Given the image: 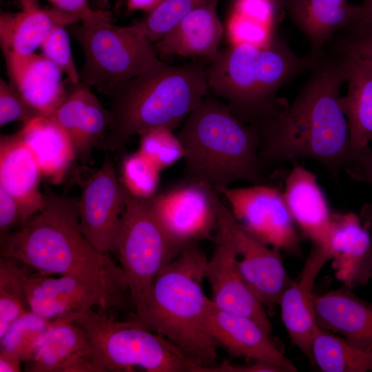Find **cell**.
<instances>
[{
  "mask_svg": "<svg viewBox=\"0 0 372 372\" xmlns=\"http://www.w3.org/2000/svg\"><path fill=\"white\" fill-rule=\"evenodd\" d=\"M293 102L258 126L262 166L299 159L322 164L336 180L352 156L349 127L340 103L345 76L338 54L324 56Z\"/></svg>",
  "mask_w": 372,
  "mask_h": 372,
  "instance_id": "6da1fadb",
  "label": "cell"
},
{
  "mask_svg": "<svg viewBox=\"0 0 372 372\" xmlns=\"http://www.w3.org/2000/svg\"><path fill=\"white\" fill-rule=\"evenodd\" d=\"M178 136L185 152L184 180L215 190L236 181L267 183L258 155V129L218 97L206 95L185 118Z\"/></svg>",
  "mask_w": 372,
  "mask_h": 372,
  "instance_id": "7a4b0ae2",
  "label": "cell"
},
{
  "mask_svg": "<svg viewBox=\"0 0 372 372\" xmlns=\"http://www.w3.org/2000/svg\"><path fill=\"white\" fill-rule=\"evenodd\" d=\"M205 69L201 61L177 66L163 63L116 87L108 96L110 123L97 148L113 152L149 130H174L207 95Z\"/></svg>",
  "mask_w": 372,
  "mask_h": 372,
  "instance_id": "3957f363",
  "label": "cell"
},
{
  "mask_svg": "<svg viewBox=\"0 0 372 372\" xmlns=\"http://www.w3.org/2000/svg\"><path fill=\"white\" fill-rule=\"evenodd\" d=\"M207 258L198 245H187L161 273L140 312L127 319L178 347L198 364L217 366L218 344L207 326L210 299L203 283Z\"/></svg>",
  "mask_w": 372,
  "mask_h": 372,
  "instance_id": "277c9868",
  "label": "cell"
},
{
  "mask_svg": "<svg viewBox=\"0 0 372 372\" xmlns=\"http://www.w3.org/2000/svg\"><path fill=\"white\" fill-rule=\"evenodd\" d=\"M321 59V58H320ZM320 59L300 56L285 41L269 45H231L219 50L206 67L208 87L241 120L257 126L287 101L278 90L299 74L313 70Z\"/></svg>",
  "mask_w": 372,
  "mask_h": 372,
  "instance_id": "5b68a950",
  "label": "cell"
},
{
  "mask_svg": "<svg viewBox=\"0 0 372 372\" xmlns=\"http://www.w3.org/2000/svg\"><path fill=\"white\" fill-rule=\"evenodd\" d=\"M43 193L41 209L19 229L0 237L1 256L47 276H91L121 269L81 232L78 200L54 193L46 183Z\"/></svg>",
  "mask_w": 372,
  "mask_h": 372,
  "instance_id": "8992f818",
  "label": "cell"
},
{
  "mask_svg": "<svg viewBox=\"0 0 372 372\" xmlns=\"http://www.w3.org/2000/svg\"><path fill=\"white\" fill-rule=\"evenodd\" d=\"M81 21L71 30L85 55L83 84L109 96L122 83L164 63L138 23L115 25L110 13L101 10Z\"/></svg>",
  "mask_w": 372,
  "mask_h": 372,
  "instance_id": "52a82bcc",
  "label": "cell"
},
{
  "mask_svg": "<svg viewBox=\"0 0 372 372\" xmlns=\"http://www.w3.org/2000/svg\"><path fill=\"white\" fill-rule=\"evenodd\" d=\"M91 309L72 322L87 333L105 372H210L176 344L127 320H118L105 308Z\"/></svg>",
  "mask_w": 372,
  "mask_h": 372,
  "instance_id": "ba28073f",
  "label": "cell"
},
{
  "mask_svg": "<svg viewBox=\"0 0 372 372\" xmlns=\"http://www.w3.org/2000/svg\"><path fill=\"white\" fill-rule=\"evenodd\" d=\"M182 250L164 230L151 198H136L126 191L116 254L126 278L134 312L142 311L156 279Z\"/></svg>",
  "mask_w": 372,
  "mask_h": 372,
  "instance_id": "9c48e42d",
  "label": "cell"
},
{
  "mask_svg": "<svg viewBox=\"0 0 372 372\" xmlns=\"http://www.w3.org/2000/svg\"><path fill=\"white\" fill-rule=\"evenodd\" d=\"M23 278L30 309L53 322H72L95 307L125 309L132 302L122 269L53 278L23 265Z\"/></svg>",
  "mask_w": 372,
  "mask_h": 372,
  "instance_id": "30bf717a",
  "label": "cell"
},
{
  "mask_svg": "<svg viewBox=\"0 0 372 372\" xmlns=\"http://www.w3.org/2000/svg\"><path fill=\"white\" fill-rule=\"evenodd\" d=\"M216 191L227 203L236 221L250 234L268 245L300 256L296 224L283 192L267 183Z\"/></svg>",
  "mask_w": 372,
  "mask_h": 372,
  "instance_id": "8fae6325",
  "label": "cell"
},
{
  "mask_svg": "<svg viewBox=\"0 0 372 372\" xmlns=\"http://www.w3.org/2000/svg\"><path fill=\"white\" fill-rule=\"evenodd\" d=\"M217 218L227 229L237 253V265L248 286L265 307L275 314L281 297L291 280L285 269L281 250L258 240L234 218L220 194L214 191Z\"/></svg>",
  "mask_w": 372,
  "mask_h": 372,
  "instance_id": "7c38bea8",
  "label": "cell"
},
{
  "mask_svg": "<svg viewBox=\"0 0 372 372\" xmlns=\"http://www.w3.org/2000/svg\"><path fill=\"white\" fill-rule=\"evenodd\" d=\"M105 153L99 168L83 183L78 211L81 232L98 251L109 254L116 253L126 190L112 158Z\"/></svg>",
  "mask_w": 372,
  "mask_h": 372,
  "instance_id": "4fadbf2b",
  "label": "cell"
},
{
  "mask_svg": "<svg viewBox=\"0 0 372 372\" xmlns=\"http://www.w3.org/2000/svg\"><path fill=\"white\" fill-rule=\"evenodd\" d=\"M215 189L183 180L151 198L155 214L172 241L183 249L216 234Z\"/></svg>",
  "mask_w": 372,
  "mask_h": 372,
  "instance_id": "5bb4252c",
  "label": "cell"
},
{
  "mask_svg": "<svg viewBox=\"0 0 372 372\" xmlns=\"http://www.w3.org/2000/svg\"><path fill=\"white\" fill-rule=\"evenodd\" d=\"M214 237V249L205 268L211 300L220 309L251 318L270 335L272 327L267 311L242 276L229 233L218 220Z\"/></svg>",
  "mask_w": 372,
  "mask_h": 372,
  "instance_id": "9a60e30c",
  "label": "cell"
},
{
  "mask_svg": "<svg viewBox=\"0 0 372 372\" xmlns=\"http://www.w3.org/2000/svg\"><path fill=\"white\" fill-rule=\"evenodd\" d=\"M21 11L1 12L0 15V43L8 68L34 53L56 28L72 25L93 15L54 7L42 9L36 0H21Z\"/></svg>",
  "mask_w": 372,
  "mask_h": 372,
  "instance_id": "2e32d148",
  "label": "cell"
},
{
  "mask_svg": "<svg viewBox=\"0 0 372 372\" xmlns=\"http://www.w3.org/2000/svg\"><path fill=\"white\" fill-rule=\"evenodd\" d=\"M24 364L26 372H105L85 330L56 322Z\"/></svg>",
  "mask_w": 372,
  "mask_h": 372,
  "instance_id": "e0dca14e",
  "label": "cell"
},
{
  "mask_svg": "<svg viewBox=\"0 0 372 372\" xmlns=\"http://www.w3.org/2000/svg\"><path fill=\"white\" fill-rule=\"evenodd\" d=\"M208 329L218 346L231 355L247 360L276 364L284 372L297 371L269 338V335L251 318L220 309L210 299L207 309Z\"/></svg>",
  "mask_w": 372,
  "mask_h": 372,
  "instance_id": "ac0fdd59",
  "label": "cell"
},
{
  "mask_svg": "<svg viewBox=\"0 0 372 372\" xmlns=\"http://www.w3.org/2000/svg\"><path fill=\"white\" fill-rule=\"evenodd\" d=\"M325 249L330 253L335 277L353 289L370 279L371 237L354 212H333Z\"/></svg>",
  "mask_w": 372,
  "mask_h": 372,
  "instance_id": "d6986e66",
  "label": "cell"
},
{
  "mask_svg": "<svg viewBox=\"0 0 372 372\" xmlns=\"http://www.w3.org/2000/svg\"><path fill=\"white\" fill-rule=\"evenodd\" d=\"M51 116L67 134L75 159L89 164L92 153L103 138L110 123L109 110L90 91V86H74Z\"/></svg>",
  "mask_w": 372,
  "mask_h": 372,
  "instance_id": "ffe728a7",
  "label": "cell"
},
{
  "mask_svg": "<svg viewBox=\"0 0 372 372\" xmlns=\"http://www.w3.org/2000/svg\"><path fill=\"white\" fill-rule=\"evenodd\" d=\"M331 259L322 247L312 245L300 274L291 280L279 304L284 325L292 342L311 360V343L318 328L313 309V289L316 279Z\"/></svg>",
  "mask_w": 372,
  "mask_h": 372,
  "instance_id": "44dd1931",
  "label": "cell"
},
{
  "mask_svg": "<svg viewBox=\"0 0 372 372\" xmlns=\"http://www.w3.org/2000/svg\"><path fill=\"white\" fill-rule=\"evenodd\" d=\"M43 174L33 154L16 133L0 137V187L17 202L21 226L43 207Z\"/></svg>",
  "mask_w": 372,
  "mask_h": 372,
  "instance_id": "7402d4cb",
  "label": "cell"
},
{
  "mask_svg": "<svg viewBox=\"0 0 372 372\" xmlns=\"http://www.w3.org/2000/svg\"><path fill=\"white\" fill-rule=\"evenodd\" d=\"M344 286L324 294H313L318 326L340 335L351 344L372 351V302L358 297Z\"/></svg>",
  "mask_w": 372,
  "mask_h": 372,
  "instance_id": "603a6c76",
  "label": "cell"
},
{
  "mask_svg": "<svg viewBox=\"0 0 372 372\" xmlns=\"http://www.w3.org/2000/svg\"><path fill=\"white\" fill-rule=\"evenodd\" d=\"M296 26L308 39L309 54L320 59L324 48L333 34L357 24L361 17L360 5L347 0H278Z\"/></svg>",
  "mask_w": 372,
  "mask_h": 372,
  "instance_id": "cb8c5ba5",
  "label": "cell"
},
{
  "mask_svg": "<svg viewBox=\"0 0 372 372\" xmlns=\"http://www.w3.org/2000/svg\"><path fill=\"white\" fill-rule=\"evenodd\" d=\"M283 195L303 235L312 245L325 248L333 212L316 175L295 165L286 178Z\"/></svg>",
  "mask_w": 372,
  "mask_h": 372,
  "instance_id": "d4e9b609",
  "label": "cell"
},
{
  "mask_svg": "<svg viewBox=\"0 0 372 372\" xmlns=\"http://www.w3.org/2000/svg\"><path fill=\"white\" fill-rule=\"evenodd\" d=\"M348 92L339 103L349 127L351 154L362 152L372 141V60L338 52Z\"/></svg>",
  "mask_w": 372,
  "mask_h": 372,
  "instance_id": "484cf974",
  "label": "cell"
},
{
  "mask_svg": "<svg viewBox=\"0 0 372 372\" xmlns=\"http://www.w3.org/2000/svg\"><path fill=\"white\" fill-rule=\"evenodd\" d=\"M220 0L186 15L155 43L161 55L200 57L210 61L218 52L224 29L217 14Z\"/></svg>",
  "mask_w": 372,
  "mask_h": 372,
  "instance_id": "4316f807",
  "label": "cell"
},
{
  "mask_svg": "<svg viewBox=\"0 0 372 372\" xmlns=\"http://www.w3.org/2000/svg\"><path fill=\"white\" fill-rule=\"evenodd\" d=\"M12 84L39 115L51 116L65 101L68 92L61 69L35 52L8 68Z\"/></svg>",
  "mask_w": 372,
  "mask_h": 372,
  "instance_id": "83f0119b",
  "label": "cell"
},
{
  "mask_svg": "<svg viewBox=\"0 0 372 372\" xmlns=\"http://www.w3.org/2000/svg\"><path fill=\"white\" fill-rule=\"evenodd\" d=\"M17 134L33 154L43 176L52 184L61 183L76 161L63 129L51 116L38 115L23 123Z\"/></svg>",
  "mask_w": 372,
  "mask_h": 372,
  "instance_id": "f1b7e54d",
  "label": "cell"
},
{
  "mask_svg": "<svg viewBox=\"0 0 372 372\" xmlns=\"http://www.w3.org/2000/svg\"><path fill=\"white\" fill-rule=\"evenodd\" d=\"M311 351L310 362L323 372L372 371V351L360 349L319 327Z\"/></svg>",
  "mask_w": 372,
  "mask_h": 372,
  "instance_id": "f546056e",
  "label": "cell"
},
{
  "mask_svg": "<svg viewBox=\"0 0 372 372\" xmlns=\"http://www.w3.org/2000/svg\"><path fill=\"white\" fill-rule=\"evenodd\" d=\"M23 265L0 256V338L10 325L30 310L25 291Z\"/></svg>",
  "mask_w": 372,
  "mask_h": 372,
  "instance_id": "4dcf8cb0",
  "label": "cell"
},
{
  "mask_svg": "<svg viewBox=\"0 0 372 372\" xmlns=\"http://www.w3.org/2000/svg\"><path fill=\"white\" fill-rule=\"evenodd\" d=\"M54 322L32 310L28 311L15 320L0 338V352L25 362Z\"/></svg>",
  "mask_w": 372,
  "mask_h": 372,
  "instance_id": "1f68e13d",
  "label": "cell"
},
{
  "mask_svg": "<svg viewBox=\"0 0 372 372\" xmlns=\"http://www.w3.org/2000/svg\"><path fill=\"white\" fill-rule=\"evenodd\" d=\"M161 171L139 150L123 157L120 180L130 195L149 199L158 193Z\"/></svg>",
  "mask_w": 372,
  "mask_h": 372,
  "instance_id": "d6a6232c",
  "label": "cell"
},
{
  "mask_svg": "<svg viewBox=\"0 0 372 372\" xmlns=\"http://www.w3.org/2000/svg\"><path fill=\"white\" fill-rule=\"evenodd\" d=\"M215 0H165L138 22L147 39L156 43L191 12Z\"/></svg>",
  "mask_w": 372,
  "mask_h": 372,
  "instance_id": "836d02e7",
  "label": "cell"
},
{
  "mask_svg": "<svg viewBox=\"0 0 372 372\" xmlns=\"http://www.w3.org/2000/svg\"><path fill=\"white\" fill-rule=\"evenodd\" d=\"M138 150L161 171L183 159V145L173 130L165 127L149 130L139 135Z\"/></svg>",
  "mask_w": 372,
  "mask_h": 372,
  "instance_id": "e575fe53",
  "label": "cell"
},
{
  "mask_svg": "<svg viewBox=\"0 0 372 372\" xmlns=\"http://www.w3.org/2000/svg\"><path fill=\"white\" fill-rule=\"evenodd\" d=\"M40 48L42 54L61 69L72 85L81 83L80 73L73 59L70 37L65 27L56 28Z\"/></svg>",
  "mask_w": 372,
  "mask_h": 372,
  "instance_id": "d590c367",
  "label": "cell"
},
{
  "mask_svg": "<svg viewBox=\"0 0 372 372\" xmlns=\"http://www.w3.org/2000/svg\"><path fill=\"white\" fill-rule=\"evenodd\" d=\"M274 28L236 14L228 25V36L231 45L247 43L264 47L276 38Z\"/></svg>",
  "mask_w": 372,
  "mask_h": 372,
  "instance_id": "8d00e7d4",
  "label": "cell"
},
{
  "mask_svg": "<svg viewBox=\"0 0 372 372\" xmlns=\"http://www.w3.org/2000/svg\"><path fill=\"white\" fill-rule=\"evenodd\" d=\"M39 115L18 90L4 80L0 81V126L14 121L25 123Z\"/></svg>",
  "mask_w": 372,
  "mask_h": 372,
  "instance_id": "74e56055",
  "label": "cell"
},
{
  "mask_svg": "<svg viewBox=\"0 0 372 372\" xmlns=\"http://www.w3.org/2000/svg\"><path fill=\"white\" fill-rule=\"evenodd\" d=\"M280 8L278 0H239L236 14L275 28Z\"/></svg>",
  "mask_w": 372,
  "mask_h": 372,
  "instance_id": "f35d334b",
  "label": "cell"
},
{
  "mask_svg": "<svg viewBox=\"0 0 372 372\" xmlns=\"http://www.w3.org/2000/svg\"><path fill=\"white\" fill-rule=\"evenodd\" d=\"M347 30L349 34L338 43V52L372 60V25Z\"/></svg>",
  "mask_w": 372,
  "mask_h": 372,
  "instance_id": "ab89813d",
  "label": "cell"
},
{
  "mask_svg": "<svg viewBox=\"0 0 372 372\" xmlns=\"http://www.w3.org/2000/svg\"><path fill=\"white\" fill-rule=\"evenodd\" d=\"M343 170L352 180L372 186V150L368 147L352 154Z\"/></svg>",
  "mask_w": 372,
  "mask_h": 372,
  "instance_id": "60d3db41",
  "label": "cell"
},
{
  "mask_svg": "<svg viewBox=\"0 0 372 372\" xmlns=\"http://www.w3.org/2000/svg\"><path fill=\"white\" fill-rule=\"evenodd\" d=\"M19 224L21 227V214L17 202L0 187V237L12 232Z\"/></svg>",
  "mask_w": 372,
  "mask_h": 372,
  "instance_id": "b9f144b4",
  "label": "cell"
},
{
  "mask_svg": "<svg viewBox=\"0 0 372 372\" xmlns=\"http://www.w3.org/2000/svg\"><path fill=\"white\" fill-rule=\"evenodd\" d=\"M284 372L280 366L262 361H255L247 365L231 364L227 361L213 368V372Z\"/></svg>",
  "mask_w": 372,
  "mask_h": 372,
  "instance_id": "7bdbcfd3",
  "label": "cell"
},
{
  "mask_svg": "<svg viewBox=\"0 0 372 372\" xmlns=\"http://www.w3.org/2000/svg\"><path fill=\"white\" fill-rule=\"evenodd\" d=\"M52 7L61 10L72 12L80 13L85 15L94 14L96 10H92L87 0H47Z\"/></svg>",
  "mask_w": 372,
  "mask_h": 372,
  "instance_id": "ee69618b",
  "label": "cell"
},
{
  "mask_svg": "<svg viewBox=\"0 0 372 372\" xmlns=\"http://www.w3.org/2000/svg\"><path fill=\"white\" fill-rule=\"evenodd\" d=\"M21 363L23 362L19 358L0 352V372H20Z\"/></svg>",
  "mask_w": 372,
  "mask_h": 372,
  "instance_id": "f6af8a7d",
  "label": "cell"
},
{
  "mask_svg": "<svg viewBox=\"0 0 372 372\" xmlns=\"http://www.w3.org/2000/svg\"><path fill=\"white\" fill-rule=\"evenodd\" d=\"M165 0H127V6L130 12L141 10L149 13Z\"/></svg>",
  "mask_w": 372,
  "mask_h": 372,
  "instance_id": "bcb514c9",
  "label": "cell"
},
{
  "mask_svg": "<svg viewBox=\"0 0 372 372\" xmlns=\"http://www.w3.org/2000/svg\"><path fill=\"white\" fill-rule=\"evenodd\" d=\"M360 217L362 224L368 229L371 237L370 259V279H372V203H365L361 208Z\"/></svg>",
  "mask_w": 372,
  "mask_h": 372,
  "instance_id": "7dc6e473",
  "label": "cell"
},
{
  "mask_svg": "<svg viewBox=\"0 0 372 372\" xmlns=\"http://www.w3.org/2000/svg\"><path fill=\"white\" fill-rule=\"evenodd\" d=\"M360 6L362 9L360 19L357 24L349 29L372 25V0H363Z\"/></svg>",
  "mask_w": 372,
  "mask_h": 372,
  "instance_id": "c3c4849f",
  "label": "cell"
}]
</instances>
